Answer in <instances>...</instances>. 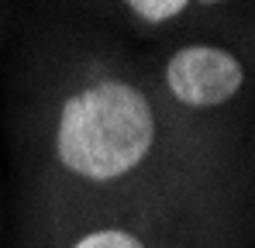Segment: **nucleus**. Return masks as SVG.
Wrapping results in <instances>:
<instances>
[{"label":"nucleus","mask_w":255,"mask_h":248,"mask_svg":"<svg viewBox=\"0 0 255 248\" xmlns=\"http://www.w3.org/2000/svg\"><path fill=\"white\" fill-rule=\"evenodd\" d=\"M155 148V111L141 86L104 76L73 90L55 118V159L86 183H114Z\"/></svg>","instance_id":"f257e3e1"},{"label":"nucleus","mask_w":255,"mask_h":248,"mask_svg":"<svg viewBox=\"0 0 255 248\" xmlns=\"http://www.w3.org/2000/svg\"><path fill=\"white\" fill-rule=\"evenodd\" d=\"M128 10H131V17H138L141 24L159 28V24H169L176 17H183V14L190 10V3H186V0H131Z\"/></svg>","instance_id":"7ed1b4c3"},{"label":"nucleus","mask_w":255,"mask_h":248,"mask_svg":"<svg viewBox=\"0 0 255 248\" xmlns=\"http://www.w3.org/2000/svg\"><path fill=\"white\" fill-rule=\"evenodd\" d=\"M69 248H148V245H145L134 231L107 224V228H93V231L80 235Z\"/></svg>","instance_id":"20e7f679"},{"label":"nucleus","mask_w":255,"mask_h":248,"mask_svg":"<svg viewBox=\"0 0 255 248\" xmlns=\"http://www.w3.org/2000/svg\"><path fill=\"white\" fill-rule=\"evenodd\" d=\"M162 80L176 104L193 107V111H214V107L231 104L242 93L245 66L235 52H228L221 45L193 41L169 55Z\"/></svg>","instance_id":"f03ea898"}]
</instances>
